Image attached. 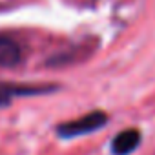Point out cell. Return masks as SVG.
<instances>
[{"label": "cell", "instance_id": "cell-1", "mask_svg": "<svg viewBox=\"0 0 155 155\" xmlns=\"http://www.w3.org/2000/svg\"><path fill=\"white\" fill-rule=\"evenodd\" d=\"M62 86L57 82H15L0 81V110L9 108L15 99L26 97H42L60 91Z\"/></svg>", "mask_w": 155, "mask_h": 155}, {"label": "cell", "instance_id": "cell-2", "mask_svg": "<svg viewBox=\"0 0 155 155\" xmlns=\"http://www.w3.org/2000/svg\"><path fill=\"white\" fill-rule=\"evenodd\" d=\"M108 120H110V117H108L106 111L93 110V111H90V113H86L79 119L57 124L55 126V135L58 139H64V140L82 137V135H90V133H95V131L102 130L108 124Z\"/></svg>", "mask_w": 155, "mask_h": 155}, {"label": "cell", "instance_id": "cell-3", "mask_svg": "<svg viewBox=\"0 0 155 155\" xmlns=\"http://www.w3.org/2000/svg\"><path fill=\"white\" fill-rule=\"evenodd\" d=\"M28 57L26 40L11 31H0V69H18L28 62Z\"/></svg>", "mask_w": 155, "mask_h": 155}, {"label": "cell", "instance_id": "cell-4", "mask_svg": "<svg viewBox=\"0 0 155 155\" xmlns=\"http://www.w3.org/2000/svg\"><path fill=\"white\" fill-rule=\"evenodd\" d=\"M140 144V131L135 128L124 130L111 140V153L113 155H130L133 153Z\"/></svg>", "mask_w": 155, "mask_h": 155}, {"label": "cell", "instance_id": "cell-5", "mask_svg": "<svg viewBox=\"0 0 155 155\" xmlns=\"http://www.w3.org/2000/svg\"><path fill=\"white\" fill-rule=\"evenodd\" d=\"M68 2L79 6V8H93L97 4V0H68Z\"/></svg>", "mask_w": 155, "mask_h": 155}]
</instances>
